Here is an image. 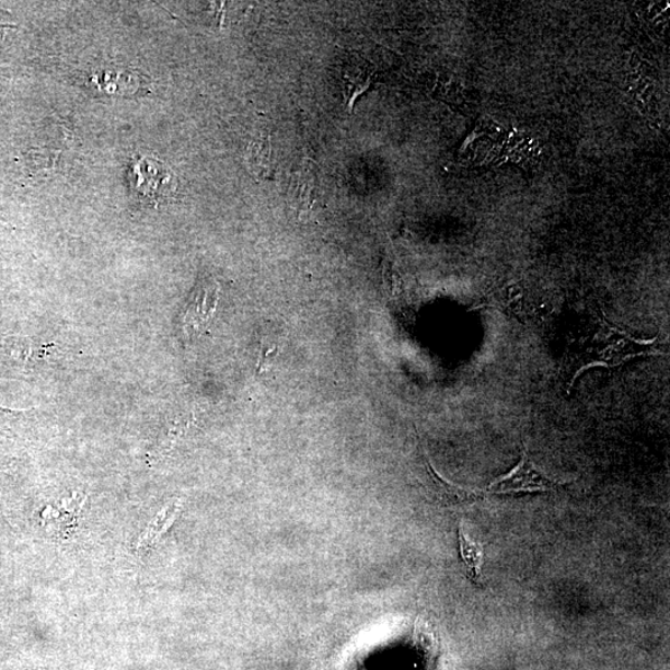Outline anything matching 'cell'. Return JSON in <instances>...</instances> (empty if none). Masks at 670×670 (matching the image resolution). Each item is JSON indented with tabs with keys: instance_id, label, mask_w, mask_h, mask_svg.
<instances>
[{
	"instance_id": "8992f818",
	"label": "cell",
	"mask_w": 670,
	"mask_h": 670,
	"mask_svg": "<svg viewBox=\"0 0 670 670\" xmlns=\"http://www.w3.org/2000/svg\"><path fill=\"white\" fill-rule=\"evenodd\" d=\"M181 510V499L175 498L166 503L165 507L158 511L154 518L149 521L145 532L139 536L136 545L137 554H145L149 548H152L166 530L173 525L176 518L180 517Z\"/></svg>"
},
{
	"instance_id": "6da1fadb",
	"label": "cell",
	"mask_w": 670,
	"mask_h": 670,
	"mask_svg": "<svg viewBox=\"0 0 670 670\" xmlns=\"http://www.w3.org/2000/svg\"><path fill=\"white\" fill-rule=\"evenodd\" d=\"M656 339H636L613 327L602 314L586 323L567 354L566 377L569 390L584 371L593 367L616 368L645 356H660Z\"/></svg>"
},
{
	"instance_id": "8fae6325",
	"label": "cell",
	"mask_w": 670,
	"mask_h": 670,
	"mask_svg": "<svg viewBox=\"0 0 670 670\" xmlns=\"http://www.w3.org/2000/svg\"><path fill=\"white\" fill-rule=\"evenodd\" d=\"M278 353L279 348L277 346H269V343L266 342L261 343L257 371L263 372L267 370L278 357Z\"/></svg>"
},
{
	"instance_id": "7a4b0ae2",
	"label": "cell",
	"mask_w": 670,
	"mask_h": 670,
	"mask_svg": "<svg viewBox=\"0 0 670 670\" xmlns=\"http://www.w3.org/2000/svg\"><path fill=\"white\" fill-rule=\"evenodd\" d=\"M563 483L548 478L529 459L528 447H524L520 462L507 474L493 481L488 487V495H516V493L554 492Z\"/></svg>"
},
{
	"instance_id": "277c9868",
	"label": "cell",
	"mask_w": 670,
	"mask_h": 670,
	"mask_svg": "<svg viewBox=\"0 0 670 670\" xmlns=\"http://www.w3.org/2000/svg\"><path fill=\"white\" fill-rule=\"evenodd\" d=\"M218 300V284L204 281L195 287L182 319L186 337H197L207 327L216 313Z\"/></svg>"
},
{
	"instance_id": "52a82bcc",
	"label": "cell",
	"mask_w": 670,
	"mask_h": 670,
	"mask_svg": "<svg viewBox=\"0 0 670 670\" xmlns=\"http://www.w3.org/2000/svg\"><path fill=\"white\" fill-rule=\"evenodd\" d=\"M374 79V71L370 65L358 58H351L343 67L344 89L348 95V106L351 107L361 93H365L371 85Z\"/></svg>"
},
{
	"instance_id": "3957f363",
	"label": "cell",
	"mask_w": 670,
	"mask_h": 670,
	"mask_svg": "<svg viewBox=\"0 0 670 670\" xmlns=\"http://www.w3.org/2000/svg\"><path fill=\"white\" fill-rule=\"evenodd\" d=\"M129 182L139 197L155 204L175 190L173 173L162 162L148 157L138 158L130 165Z\"/></svg>"
},
{
	"instance_id": "9c48e42d",
	"label": "cell",
	"mask_w": 670,
	"mask_h": 670,
	"mask_svg": "<svg viewBox=\"0 0 670 670\" xmlns=\"http://www.w3.org/2000/svg\"><path fill=\"white\" fill-rule=\"evenodd\" d=\"M251 170L257 175L267 178L273 166V145L269 136L264 135L251 142L247 151Z\"/></svg>"
},
{
	"instance_id": "ba28073f",
	"label": "cell",
	"mask_w": 670,
	"mask_h": 670,
	"mask_svg": "<svg viewBox=\"0 0 670 670\" xmlns=\"http://www.w3.org/2000/svg\"><path fill=\"white\" fill-rule=\"evenodd\" d=\"M320 175L316 172V165L307 160L303 163L297 185V203L300 216H304V213L309 216L313 211L320 198Z\"/></svg>"
},
{
	"instance_id": "30bf717a",
	"label": "cell",
	"mask_w": 670,
	"mask_h": 670,
	"mask_svg": "<svg viewBox=\"0 0 670 670\" xmlns=\"http://www.w3.org/2000/svg\"><path fill=\"white\" fill-rule=\"evenodd\" d=\"M459 540L465 571H467L470 579L477 581L481 576L483 548L480 544L472 542L470 536L465 534L462 521L459 529Z\"/></svg>"
},
{
	"instance_id": "5b68a950",
	"label": "cell",
	"mask_w": 670,
	"mask_h": 670,
	"mask_svg": "<svg viewBox=\"0 0 670 670\" xmlns=\"http://www.w3.org/2000/svg\"><path fill=\"white\" fill-rule=\"evenodd\" d=\"M426 474L428 493L437 503L447 508L471 507L488 495L487 492L463 488L442 478L428 460L426 461Z\"/></svg>"
}]
</instances>
